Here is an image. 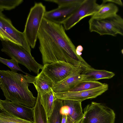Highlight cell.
Listing matches in <instances>:
<instances>
[{"label":"cell","instance_id":"3","mask_svg":"<svg viewBox=\"0 0 123 123\" xmlns=\"http://www.w3.org/2000/svg\"><path fill=\"white\" fill-rule=\"evenodd\" d=\"M1 51L12 59L25 66L30 72L37 74L43 66L36 62L30 53L21 46L11 42L2 41Z\"/></svg>","mask_w":123,"mask_h":123},{"label":"cell","instance_id":"12","mask_svg":"<svg viewBox=\"0 0 123 123\" xmlns=\"http://www.w3.org/2000/svg\"><path fill=\"white\" fill-rule=\"evenodd\" d=\"M80 4L70 6H58L55 9L46 11L44 18L52 22L62 24Z\"/></svg>","mask_w":123,"mask_h":123},{"label":"cell","instance_id":"19","mask_svg":"<svg viewBox=\"0 0 123 123\" xmlns=\"http://www.w3.org/2000/svg\"><path fill=\"white\" fill-rule=\"evenodd\" d=\"M40 98L41 104L44 109L48 118L52 112L54 101L56 98L54 92L52 89L48 93L40 94Z\"/></svg>","mask_w":123,"mask_h":123},{"label":"cell","instance_id":"26","mask_svg":"<svg viewBox=\"0 0 123 123\" xmlns=\"http://www.w3.org/2000/svg\"><path fill=\"white\" fill-rule=\"evenodd\" d=\"M84 0H44L46 1L54 3L57 4L58 6H68L78 4L81 3Z\"/></svg>","mask_w":123,"mask_h":123},{"label":"cell","instance_id":"22","mask_svg":"<svg viewBox=\"0 0 123 123\" xmlns=\"http://www.w3.org/2000/svg\"><path fill=\"white\" fill-rule=\"evenodd\" d=\"M104 84L97 81L82 80L68 91L77 92L91 90L100 87Z\"/></svg>","mask_w":123,"mask_h":123},{"label":"cell","instance_id":"27","mask_svg":"<svg viewBox=\"0 0 123 123\" xmlns=\"http://www.w3.org/2000/svg\"><path fill=\"white\" fill-rule=\"evenodd\" d=\"M69 111L68 107L66 105H63L61 108L60 110V114L62 115H67Z\"/></svg>","mask_w":123,"mask_h":123},{"label":"cell","instance_id":"24","mask_svg":"<svg viewBox=\"0 0 123 123\" xmlns=\"http://www.w3.org/2000/svg\"><path fill=\"white\" fill-rule=\"evenodd\" d=\"M23 1V0H0V10H12L21 4Z\"/></svg>","mask_w":123,"mask_h":123},{"label":"cell","instance_id":"16","mask_svg":"<svg viewBox=\"0 0 123 123\" xmlns=\"http://www.w3.org/2000/svg\"><path fill=\"white\" fill-rule=\"evenodd\" d=\"M64 105L68 106L69 111L67 115L68 123H74L84 116L81 102L72 100L63 101Z\"/></svg>","mask_w":123,"mask_h":123},{"label":"cell","instance_id":"1","mask_svg":"<svg viewBox=\"0 0 123 123\" xmlns=\"http://www.w3.org/2000/svg\"><path fill=\"white\" fill-rule=\"evenodd\" d=\"M28 84L24 75L0 70V88L6 100L33 108L37 97L29 90Z\"/></svg>","mask_w":123,"mask_h":123},{"label":"cell","instance_id":"8","mask_svg":"<svg viewBox=\"0 0 123 123\" xmlns=\"http://www.w3.org/2000/svg\"><path fill=\"white\" fill-rule=\"evenodd\" d=\"M77 67L60 61L43 65L42 71L55 83L63 80Z\"/></svg>","mask_w":123,"mask_h":123},{"label":"cell","instance_id":"32","mask_svg":"<svg viewBox=\"0 0 123 123\" xmlns=\"http://www.w3.org/2000/svg\"><path fill=\"white\" fill-rule=\"evenodd\" d=\"M1 99H0V112L2 111L4 109L1 101Z\"/></svg>","mask_w":123,"mask_h":123},{"label":"cell","instance_id":"2","mask_svg":"<svg viewBox=\"0 0 123 123\" xmlns=\"http://www.w3.org/2000/svg\"><path fill=\"white\" fill-rule=\"evenodd\" d=\"M40 28L52 42L65 52L74 66L84 70L91 67L81 55L77 54L76 47L66 33L62 24L52 22L44 18Z\"/></svg>","mask_w":123,"mask_h":123},{"label":"cell","instance_id":"21","mask_svg":"<svg viewBox=\"0 0 123 123\" xmlns=\"http://www.w3.org/2000/svg\"><path fill=\"white\" fill-rule=\"evenodd\" d=\"M0 123H33L21 118L3 109L0 112Z\"/></svg>","mask_w":123,"mask_h":123},{"label":"cell","instance_id":"20","mask_svg":"<svg viewBox=\"0 0 123 123\" xmlns=\"http://www.w3.org/2000/svg\"><path fill=\"white\" fill-rule=\"evenodd\" d=\"M63 105V100L55 99L52 112L48 118L49 123H61L62 115L60 113V110Z\"/></svg>","mask_w":123,"mask_h":123},{"label":"cell","instance_id":"29","mask_svg":"<svg viewBox=\"0 0 123 123\" xmlns=\"http://www.w3.org/2000/svg\"><path fill=\"white\" fill-rule=\"evenodd\" d=\"M83 48L82 46L80 45H78L76 48V52L78 55H81V52L83 50Z\"/></svg>","mask_w":123,"mask_h":123},{"label":"cell","instance_id":"28","mask_svg":"<svg viewBox=\"0 0 123 123\" xmlns=\"http://www.w3.org/2000/svg\"><path fill=\"white\" fill-rule=\"evenodd\" d=\"M111 3L121 6H122L123 5L122 2L120 0H102V3Z\"/></svg>","mask_w":123,"mask_h":123},{"label":"cell","instance_id":"4","mask_svg":"<svg viewBox=\"0 0 123 123\" xmlns=\"http://www.w3.org/2000/svg\"><path fill=\"white\" fill-rule=\"evenodd\" d=\"M46 11L41 2H36L30 9L26 22L24 33L30 47H35L40 28Z\"/></svg>","mask_w":123,"mask_h":123},{"label":"cell","instance_id":"14","mask_svg":"<svg viewBox=\"0 0 123 123\" xmlns=\"http://www.w3.org/2000/svg\"><path fill=\"white\" fill-rule=\"evenodd\" d=\"M4 29L6 32L18 45L31 53V47L26 38L24 32L16 29L12 25L10 19L5 16L4 19Z\"/></svg>","mask_w":123,"mask_h":123},{"label":"cell","instance_id":"6","mask_svg":"<svg viewBox=\"0 0 123 123\" xmlns=\"http://www.w3.org/2000/svg\"><path fill=\"white\" fill-rule=\"evenodd\" d=\"M83 110L82 123H115L114 111L103 104L92 102Z\"/></svg>","mask_w":123,"mask_h":123},{"label":"cell","instance_id":"30","mask_svg":"<svg viewBox=\"0 0 123 123\" xmlns=\"http://www.w3.org/2000/svg\"><path fill=\"white\" fill-rule=\"evenodd\" d=\"M61 123H68L67 115H62Z\"/></svg>","mask_w":123,"mask_h":123},{"label":"cell","instance_id":"18","mask_svg":"<svg viewBox=\"0 0 123 123\" xmlns=\"http://www.w3.org/2000/svg\"><path fill=\"white\" fill-rule=\"evenodd\" d=\"M34 123H49L48 117L43 107L41 104L40 94L37 92L36 104L33 108Z\"/></svg>","mask_w":123,"mask_h":123},{"label":"cell","instance_id":"11","mask_svg":"<svg viewBox=\"0 0 123 123\" xmlns=\"http://www.w3.org/2000/svg\"><path fill=\"white\" fill-rule=\"evenodd\" d=\"M4 109L21 118L34 123L33 108L5 100H1Z\"/></svg>","mask_w":123,"mask_h":123},{"label":"cell","instance_id":"15","mask_svg":"<svg viewBox=\"0 0 123 123\" xmlns=\"http://www.w3.org/2000/svg\"><path fill=\"white\" fill-rule=\"evenodd\" d=\"M82 74V80L96 81L103 79H110L115 75V73L104 70H98L91 68L84 70Z\"/></svg>","mask_w":123,"mask_h":123},{"label":"cell","instance_id":"10","mask_svg":"<svg viewBox=\"0 0 123 123\" xmlns=\"http://www.w3.org/2000/svg\"><path fill=\"white\" fill-rule=\"evenodd\" d=\"M83 71L80 68H77L63 80L54 83L52 88L53 92L59 93L69 91L82 80V73Z\"/></svg>","mask_w":123,"mask_h":123},{"label":"cell","instance_id":"31","mask_svg":"<svg viewBox=\"0 0 123 123\" xmlns=\"http://www.w3.org/2000/svg\"><path fill=\"white\" fill-rule=\"evenodd\" d=\"M83 118V116L80 119L75 122L74 123H82V120Z\"/></svg>","mask_w":123,"mask_h":123},{"label":"cell","instance_id":"7","mask_svg":"<svg viewBox=\"0 0 123 123\" xmlns=\"http://www.w3.org/2000/svg\"><path fill=\"white\" fill-rule=\"evenodd\" d=\"M100 5L96 0H84L63 23L65 30H70L83 18L92 16L98 10Z\"/></svg>","mask_w":123,"mask_h":123},{"label":"cell","instance_id":"5","mask_svg":"<svg viewBox=\"0 0 123 123\" xmlns=\"http://www.w3.org/2000/svg\"><path fill=\"white\" fill-rule=\"evenodd\" d=\"M89 30L100 35L115 36L123 35V19L117 14L106 18H96L91 17L88 21Z\"/></svg>","mask_w":123,"mask_h":123},{"label":"cell","instance_id":"13","mask_svg":"<svg viewBox=\"0 0 123 123\" xmlns=\"http://www.w3.org/2000/svg\"><path fill=\"white\" fill-rule=\"evenodd\" d=\"M24 76L28 83L33 84L37 92L40 95L48 93L51 90L54 84L42 71L36 76L28 74Z\"/></svg>","mask_w":123,"mask_h":123},{"label":"cell","instance_id":"17","mask_svg":"<svg viewBox=\"0 0 123 123\" xmlns=\"http://www.w3.org/2000/svg\"><path fill=\"white\" fill-rule=\"evenodd\" d=\"M118 8L116 5L111 3H102L99 9L91 17L96 18H106L117 14Z\"/></svg>","mask_w":123,"mask_h":123},{"label":"cell","instance_id":"25","mask_svg":"<svg viewBox=\"0 0 123 123\" xmlns=\"http://www.w3.org/2000/svg\"><path fill=\"white\" fill-rule=\"evenodd\" d=\"M0 62L6 65L9 67L11 71L17 73L20 71L26 74H28L23 72L19 67L18 62L15 60L11 59L9 60L2 58L0 56Z\"/></svg>","mask_w":123,"mask_h":123},{"label":"cell","instance_id":"23","mask_svg":"<svg viewBox=\"0 0 123 123\" xmlns=\"http://www.w3.org/2000/svg\"><path fill=\"white\" fill-rule=\"evenodd\" d=\"M3 11L0 10V40L1 41H8L18 45L17 42L9 36L5 30L4 19L5 15L2 12Z\"/></svg>","mask_w":123,"mask_h":123},{"label":"cell","instance_id":"9","mask_svg":"<svg viewBox=\"0 0 123 123\" xmlns=\"http://www.w3.org/2000/svg\"><path fill=\"white\" fill-rule=\"evenodd\" d=\"M107 84L93 89L77 92L67 91L55 93L56 98L62 100H72L81 102L88 99L95 98L105 92L108 89Z\"/></svg>","mask_w":123,"mask_h":123}]
</instances>
